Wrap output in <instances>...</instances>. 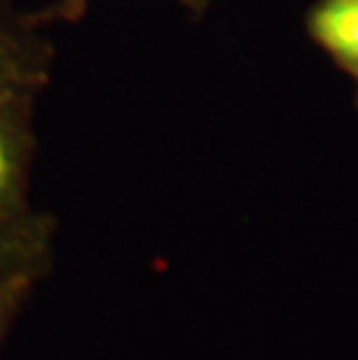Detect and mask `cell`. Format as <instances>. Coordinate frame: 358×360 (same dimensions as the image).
<instances>
[{"mask_svg": "<svg viewBox=\"0 0 358 360\" xmlns=\"http://www.w3.org/2000/svg\"><path fill=\"white\" fill-rule=\"evenodd\" d=\"M312 30L335 56L358 65V0H326L312 14Z\"/></svg>", "mask_w": 358, "mask_h": 360, "instance_id": "6da1fadb", "label": "cell"}, {"mask_svg": "<svg viewBox=\"0 0 358 360\" xmlns=\"http://www.w3.org/2000/svg\"><path fill=\"white\" fill-rule=\"evenodd\" d=\"M91 0H58L56 5H51L49 10L42 12V21H77L84 17ZM184 5L198 7L203 0H181Z\"/></svg>", "mask_w": 358, "mask_h": 360, "instance_id": "277c9868", "label": "cell"}, {"mask_svg": "<svg viewBox=\"0 0 358 360\" xmlns=\"http://www.w3.org/2000/svg\"><path fill=\"white\" fill-rule=\"evenodd\" d=\"M5 107L0 103V205L10 202L17 193L21 165H24V147H21L17 128L5 114Z\"/></svg>", "mask_w": 358, "mask_h": 360, "instance_id": "3957f363", "label": "cell"}, {"mask_svg": "<svg viewBox=\"0 0 358 360\" xmlns=\"http://www.w3.org/2000/svg\"><path fill=\"white\" fill-rule=\"evenodd\" d=\"M37 77L35 60L17 37L0 26V103L14 105V101L33 89Z\"/></svg>", "mask_w": 358, "mask_h": 360, "instance_id": "7a4b0ae2", "label": "cell"}]
</instances>
